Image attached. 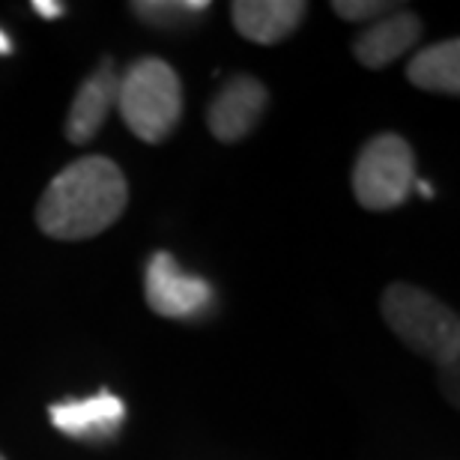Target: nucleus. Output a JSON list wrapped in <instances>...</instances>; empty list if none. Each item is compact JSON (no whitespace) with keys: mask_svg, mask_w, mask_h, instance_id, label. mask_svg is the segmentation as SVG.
Masks as SVG:
<instances>
[{"mask_svg":"<svg viewBox=\"0 0 460 460\" xmlns=\"http://www.w3.org/2000/svg\"><path fill=\"white\" fill-rule=\"evenodd\" d=\"M128 204V182L108 155H84L49 182L36 204V225L45 236L78 243L111 227Z\"/></svg>","mask_w":460,"mask_h":460,"instance_id":"obj_1","label":"nucleus"},{"mask_svg":"<svg viewBox=\"0 0 460 460\" xmlns=\"http://www.w3.org/2000/svg\"><path fill=\"white\" fill-rule=\"evenodd\" d=\"M117 108L128 132L144 144H162L182 117V84L177 69L162 58H141L117 84Z\"/></svg>","mask_w":460,"mask_h":460,"instance_id":"obj_2","label":"nucleus"},{"mask_svg":"<svg viewBox=\"0 0 460 460\" xmlns=\"http://www.w3.org/2000/svg\"><path fill=\"white\" fill-rule=\"evenodd\" d=\"M383 317L392 332L416 353L455 371L460 356V320L448 305L412 284H392L383 293Z\"/></svg>","mask_w":460,"mask_h":460,"instance_id":"obj_3","label":"nucleus"},{"mask_svg":"<svg viewBox=\"0 0 460 460\" xmlns=\"http://www.w3.org/2000/svg\"><path fill=\"white\" fill-rule=\"evenodd\" d=\"M416 182V153L394 132L371 137L353 164V195L367 213L398 209Z\"/></svg>","mask_w":460,"mask_h":460,"instance_id":"obj_4","label":"nucleus"},{"mask_svg":"<svg viewBox=\"0 0 460 460\" xmlns=\"http://www.w3.org/2000/svg\"><path fill=\"white\" fill-rule=\"evenodd\" d=\"M146 305L159 317L191 320L200 317L213 302V288L200 275L186 272L168 252H155L146 263L144 279Z\"/></svg>","mask_w":460,"mask_h":460,"instance_id":"obj_5","label":"nucleus"},{"mask_svg":"<svg viewBox=\"0 0 460 460\" xmlns=\"http://www.w3.org/2000/svg\"><path fill=\"white\" fill-rule=\"evenodd\" d=\"M270 105L263 81L254 75H234L207 105V126L222 144H236L254 132Z\"/></svg>","mask_w":460,"mask_h":460,"instance_id":"obj_6","label":"nucleus"},{"mask_svg":"<svg viewBox=\"0 0 460 460\" xmlns=\"http://www.w3.org/2000/svg\"><path fill=\"white\" fill-rule=\"evenodd\" d=\"M305 15L308 4L302 0H236L230 6V22L236 33L257 45H279L290 40Z\"/></svg>","mask_w":460,"mask_h":460,"instance_id":"obj_7","label":"nucleus"},{"mask_svg":"<svg viewBox=\"0 0 460 460\" xmlns=\"http://www.w3.org/2000/svg\"><path fill=\"white\" fill-rule=\"evenodd\" d=\"M49 416H51V425L63 430L66 437L96 443V439H111L117 434L126 419V407L117 394L99 392L93 398H84V401L51 403Z\"/></svg>","mask_w":460,"mask_h":460,"instance_id":"obj_8","label":"nucleus"},{"mask_svg":"<svg viewBox=\"0 0 460 460\" xmlns=\"http://www.w3.org/2000/svg\"><path fill=\"white\" fill-rule=\"evenodd\" d=\"M117 66L111 60H105L84 84L78 87L72 108L66 114V137L72 144H90L99 135V128L105 126L108 114L117 105Z\"/></svg>","mask_w":460,"mask_h":460,"instance_id":"obj_9","label":"nucleus"},{"mask_svg":"<svg viewBox=\"0 0 460 460\" xmlns=\"http://www.w3.org/2000/svg\"><path fill=\"white\" fill-rule=\"evenodd\" d=\"M421 40V18L412 13H392L353 42L356 60L365 69H385Z\"/></svg>","mask_w":460,"mask_h":460,"instance_id":"obj_10","label":"nucleus"},{"mask_svg":"<svg viewBox=\"0 0 460 460\" xmlns=\"http://www.w3.org/2000/svg\"><path fill=\"white\" fill-rule=\"evenodd\" d=\"M407 78L412 87L428 93L457 96L460 93V42L443 40L421 49L407 63Z\"/></svg>","mask_w":460,"mask_h":460,"instance_id":"obj_11","label":"nucleus"},{"mask_svg":"<svg viewBox=\"0 0 460 460\" xmlns=\"http://www.w3.org/2000/svg\"><path fill=\"white\" fill-rule=\"evenodd\" d=\"M128 9H132L141 22L153 27H180V24H186L189 18L204 15L209 4L207 0H195V4H191V0H177V4L162 0V4H132Z\"/></svg>","mask_w":460,"mask_h":460,"instance_id":"obj_12","label":"nucleus"},{"mask_svg":"<svg viewBox=\"0 0 460 460\" xmlns=\"http://www.w3.org/2000/svg\"><path fill=\"white\" fill-rule=\"evenodd\" d=\"M332 9L344 22H374L383 13H394V4H380V0H335Z\"/></svg>","mask_w":460,"mask_h":460,"instance_id":"obj_13","label":"nucleus"},{"mask_svg":"<svg viewBox=\"0 0 460 460\" xmlns=\"http://www.w3.org/2000/svg\"><path fill=\"white\" fill-rule=\"evenodd\" d=\"M33 9L40 15H60L63 13V6L60 4H33Z\"/></svg>","mask_w":460,"mask_h":460,"instance_id":"obj_14","label":"nucleus"},{"mask_svg":"<svg viewBox=\"0 0 460 460\" xmlns=\"http://www.w3.org/2000/svg\"><path fill=\"white\" fill-rule=\"evenodd\" d=\"M13 51V45H9V40H6V33L0 31V54H9Z\"/></svg>","mask_w":460,"mask_h":460,"instance_id":"obj_15","label":"nucleus"},{"mask_svg":"<svg viewBox=\"0 0 460 460\" xmlns=\"http://www.w3.org/2000/svg\"><path fill=\"white\" fill-rule=\"evenodd\" d=\"M0 460H6V457H4V455H0Z\"/></svg>","mask_w":460,"mask_h":460,"instance_id":"obj_16","label":"nucleus"}]
</instances>
